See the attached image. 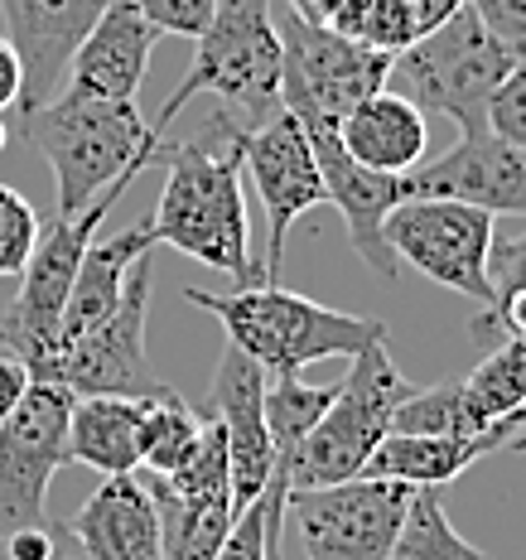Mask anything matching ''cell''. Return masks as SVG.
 <instances>
[{
	"label": "cell",
	"instance_id": "6da1fadb",
	"mask_svg": "<svg viewBox=\"0 0 526 560\" xmlns=\"http://www.w3.org/2000/svg\"><path fill=\"white\" fill-rule=\"evenodd\" d=\"M242 136L237 126L218 116H198V131L160 145V160L170 165L160 203L150 213V232L165 247L203 261L208 271H222L232 290L256 285L261 266L252 261V213L242 194Z\"/></svg>",
	"mask_w": 526,
	"mask_h": 560
},
{
	"label": "cell",
	"instance_id": "7a4b0ae2",
	"mask_svg": "<svg viewBox=\"0 0 526 560\" xmlns=\"http://www.w3.org/2000/svg\"><path fill=\"white\" fill-rule=\"evenodd\" d=\"M30 150H39L54 170L58 218L83 213L92 198L116 184L131 189L136 174L160 160L165 136L140 116L136 102H97L78 92H58L39 112L15 116Z\"/></svg>",
	"mask_w": 526,
	"mask_h": 560
},
{
	"label": "cell",
	"instance_id": "3957f363",
	"mask_svg": "<svg viewBox=\"0 0 526 560\" xmlns=\"http://www.w3.org/2000/svg\"><path fill=\"white\" fill-rule=\"evenodd\" d=\"M184 300L213 314L227 343L242 348L266 377H300L324 358H353L367 343L387 338V324L372 319V314L329 310L285 285H266V280L227 290V295L189 285Z\"/></svg>",
	"mask_w": 526,
	"mask_h": 560
},
{
	"label": "cell",
	"instance_id": "277c9868",
	"mask_svg": "<svg viewBox=\"0 0 526 560\" xmlns=\"http://www.w3.org/2000/svg\"><path fill=\"white\" fill-rule=\"evenodd\" d=\"M194 102H208V116L252 136L280 112V34L271 0H222L213 25L194 39V63L160 107L155 131L165 136Z\"/></svg>",
	"mask_w": 526,
	"mask_h": 560
},
{
	"label": "cell",
	"instance_id": "5b68a950",
	"mask_svg": "<svg viewBox=\"0 0 526 560\" xmlns=\"http://www.w3.org/2000/svg\"><path fill=\"white\" fill-rule=\"evenodd\" d=\"M512 68V54L502 49L474 5H459L444 25L416 34L406 49L391 54L387 92L406 97L420 112H440L469 131H488V97Z\"/></svg>",
	"mask_w": 526,
	"mask_h": 560
},
{
	"label": "cell",
	"instance_id": "8992f818",
	"mask_svg": "<svg viewBox=\"0 0 526 560\" xmlns=\"http://www.w3.org/2000/svg\"><path fill=\"white\" fill-rule=\"evenodd\" d=\"M411 396H416V387L401 377V368L391 363L387 338L353 353V368H348V377L338 382L329 411L319 416V425H314L295 445V454L285 459L290 493L362 478L372 450L391 435L396 406L411 401Z\"/></svg>",
	"mask_w": 526,
	"mask_h": 560
},
{
	"label": "cell",
	"instance_id": "52a82bcc",
	"mask_svg": "<svg viewBox=\"0 0 526 560\" xmlns=\"http://www.w3.org/2000/svg\"><path fill=\"white\" fill-rule=\"evenodd\" d=\"M271 20L280 34V107L295 116L305 131H338L358 102L387 83L391 54L348 39L329 25H309L295 10L271 0Z\"/></svg>",
	"mask_w": 526,
	"mask_h": 560
},
{
	"label": "cell",
	"instance_id": "ba28073f",
	"mask_svg": "<svg viewBox=\"0 0 526 560\" xmlns=\"http://www.w3.org/2000/svg\"><path fill=\"white\" fill-rule=\"evenodd\" d=\"M121 194H126V184H116V189H107L102 198H92L83 213L44 223L25 271L15 276L20 290L5 305V319H0V348L15 353L20 363L30 368V377L49 363L58 314L68 305V290H73V276H78V266H83V252L92 247L102 223H107L112 203H121Z\"/></svg>",
	"mask_w": 526,
	"mask_h": 560
},
{
	"label": "cell",
	"instance_id": "9c48e42d",
	"mask_svg": "<svg viewBox=\"0 0 526 560\" xmlns=\"http://www.w3.org/2000/svg\"><path fill=\"white\" fill-rule=\"evenodd\" d=\"M155 256V252H150ZM140 256L126 276V290L116 310L97 329H87L78 343L54 353V363L39 372L44 382H58L73 396H126V401H150L165 392L145 353V314H150V271L155 261Z\"/></svg>",
	"mask_w": 526,
	"mask_h": 560
},
{
	"label": "cell",
	"instance_id": "30bf717a",
	"mask_svg": "<svg viewBox=\"0 0 526 560\" xmlns=\"http://www.w3.org/2000/svg\"><path fill=\"white\" fill-rule=\"evenodd\" d=\"M493 242V213L454 203V198H401L387 218V247L396 261L416 266L425 280L474 300L478 310L493 300V290H488Z\"/></svg>",
	"mask_w": 526,
	"mask_h": 560
},
{
	"label": "cell",
	"instance_id": "8fae6325",
	"mask_svg": "<svg viewBox=\"0 0 526 560\" xmlns=\"http://www.w3.org/2000/svg\"><path fill=\"white\" fill-rule=\"evenodd\" d=\"M416 488L391 478H348L329 488H300L285 498V517H295L305 560H387L411 508Z\"/></svg>",
	"mask_w": 526,
	"mask_h": 560
},
{
	"label": "cell",
	"instance_id": "7c38bea8",
	"mask_svg": "<svg viewBox=\"0 0 526 560\" xmlns=\"http://www.w3.org/2000/svg\"><path fill=\"white\" fill-rule=\"evenodd\" d=\"M68 411L73 392L34 377L20 406L0 420V532L49 522V483L68 464Z\"/></svg>",
	"mask_w": 526,
	"mask_h": 560
},
{
	"label": "cell",
	"instance_id": "4fadbf2b",
	"mask_svg": "<svg viewBox=\"0 0 526 560\" xmlns=\"http://www.w3.org/2000/svg\"><path fill=\"white\" fill-rule=\"evenodd\" d=\"M242 170L252 174L256 194L266 203V261L261 280L280 285V261H285V237L309 208L324 203V174L314 165V150L305 126L280 107L271 121H261L242 140Z\"/></svg>",
	"mask_w": 526,
	"mask_h": 560
},
{
	"label": "cell",
	"instance_id": "5bb4252c",
	"mask_svg": "<svg viewBox=\"0 0 526 560\" xmlns=\"http://www.w3.org/2000/svg\"><path fill=\"white\" fill-rule=\"evenodd\" d=\"M112 0H0L5 15V39L20 58V102L15 116L39 112L63 92L68 63L78 44L102 20Z\"/></svg>",
	"mask_w": 526,
	"mask_h": 560
},
{
	"label": "cell",
	"instance_id": "9a60e30c",
	"mask_svg": "<svg viewBox=\"0 0 526 560\" xmlns=\"http://www.w3.org/2000/svg\"><path fill=\"white\" fill-rule=\"evenodd\" d=\"M266 387H271V377H266L242 348H232V343L222 348L203 416L213 420L222 430V440H227L232 503H237V512L247 508L252 498L271 483V474L280 469L271 430H266Z\"/></svg>",
	"mask_w": 526,
	"mask_h": 560
},
{
	"label": "cell",
	"instance_id": "2e32d148",
	"mask_svg": "<svg viewBox=\"0 0 526 560\" xmlns=\"http://www.w3.org/2000/svg\"><path fill=\"white\" fill-rule=\"evenodd\" d=\"M406 198H454L483 213L526 218V150L498 140L493 131L459 136L440 160H420L401 174Z\"/></svg>",
	"mask_w": 526,
	"mask_h": 560
},
{
	"label": "cell",
	"instance_id": "e0dca14e",
	"mask_svg": "<svg viewBox=\"0 0 526 560\" xmlns=\"http://www.w3.org/2000/svg\"><path fill=\"white\" fill-rule=\"evenodd\" d=\"M305 140L314 150V165L324 174V203H334L338 213H343L353 252L382 280H396V266L401 261H396L387 247V218L406 198L401 174H382V170H367V165H358V160H348L334 131H305Z\"/></svg>",
	"mask_w": 526,
	"mask_h": 560
},
{
	"label": "cell",
	"instance_id": "ac0fdd59",
	"mask_svg": "<svg viewBox=\"0 0 526 560\" xmlns=\"http://www.w3.org/2000/svg\"><path fill=\"white\" fill-rule=\"evenodd\" d=\"M155 39L160 34L150 30L126 0H112L97 25L87 30V39L78 44L73 63H68V78H63V92L97 97V102H136Z\"/></svg>",
	"mask_w": 526,
	"mask_h": 560
},
{
	"label": "cell",
	"instance_id": "d6986e66",
	"mask_svg": "<svg viewBox=\"0 0 526 560\" xmlns=\"http://www.w3.org/2000/svg\"><path fill=\"white\" fill-rule=\"evenodd\" d=\"M68 532L87 560H160V512L140 469L102 478Z\"/></svg>",
	"mask_w": 526,
	"mask_h": 560
},
{
	"label": "cell",
	"instance_id": "ffe728a7",
	"mask_svg": "<svg viewBox=\"0 0 526 560\" xmlns=\"http://www.w3.org/2000/svg\"><path fill=\"white\" fill-rule=\"evenodd\" d=\"M155 247L160 242H155V232H150V218H140V223L116 232V237H102V232L92 237V247L83 252V266H78V276H73V290H68V305H63V314H58L54 353H63L68 343H78L87 329H97V324L107 319V314L116 310V300H121L131 266L140 261V256H150ZM54 353H49V363H54ZM39 372H34V377H39Z\"/></svg>",
	"mask_w": 526,
	"mask_h": 560
},
{
	"label": "cell",
	"instance_id": "44dd1931",
	"mask_svg": "<svg viewBox=\"0 0 526 560\" xmlns=\"http://www.w3.org/2000/svg\"><path fill=\"white\" fill-rule=\"evenodd\" d=\"M338 145H343L348 160L367 170H382V174H406L425 160V140H430V126H425V112L411 107L406 97L396 92H372L367 102H358L353 112L338 121Z\"/></svg>",
	"mask_w": 526,
	"mask_h": 560
},
{
	"label": "cell",
	"instance_id": "7402d4cb",
	"mask_svg": "<svg viewBox=\"0 0 526 560\" xmlns=\"http://www.w3.org/2000/svg\"><path fill=\"white\" fill-rule=\"evenodd\" d=\"M502 445H507V430H488V435H387L372 450L362 474L391 478L406 488H444L449 478L469 474L483 454Z\"/></svg>",
	"mask_w": 526,
	"mask_h": 560
},
{
	"label": "cell",
	"instance_id": "603a6c76",
	"mask_svg": "<svg viewBox=\"0 0 526 560\" xmlns=\"http://www.w3.org/2000/svg\"><path fill=\"white\" fill-rule=\"evenodd\" d=\"M68 464L112 474L140 469V401L126 396H73L68 411Z\"/></svg>",
	"mask_w": 526,
	"mask_h": 560
},
{
	"label": "cell",
	"instance_id": "cb8c5ba5",
	"mask_svg": "<svg viewBox=\"0 0 526 560\" xmlns=\"http://www.w3.org/2000/svg\"><path fill=\"white\" fill-rule=\"evenodd\" d=\"M459 396L478 435L483 430H507L512 440V430L526 416V338H507V343L488 348L483 363L469 377H459Z\"/></svg>",
	"mask_w": 526,
	"mask_h": 560
},
{
	"label": "cell",
	"instance_id": "d4e9b609",
	"mask_svg": "<svg viewBox=\"0 0 526 560\" xmlns=\"http://www.w3.org/2000/svg\"><path fill=\"white\" fill-rule=\"evenodd\" d=\"M203 411H194L174 387L140 401V474H179L198 454Z\"/></svg>",
	"mask_w": 526,
	"mask_h": 560
},
{
	"label": "cell",
	"instance_id": "484cf974",
	"mask_svg": "<svg viewBox=\"0 0 526 560\" xmlns=\"http://www.w3.org/2000/svg\"><path fill=\"white\" fill-rule=\"evenodd\" d=\"M387 560H488V556L454 532L440 488H416Z\"/></svg>",
	"mask_w": 526,
	"mask_h": 560
},
{
	"label": "cell",
	"instance_id": "4316f807",
	"mask_svg": "<svg viewBox=\"0 0 526 560\" xmlns=\"http://www.w3.org/2000/svg\"><path fill=\"white\" fill-rule=\"evenodd\" d=\"M285 498H290V474H285V464H280V469L271 474V483H266L261 493L232 517V532H227V541L218 546L213 560H280Z\"/></svg>",
	"mask_w": 526,
	"mask_h": 560
},
{
	"label": "cell",
	"instance_id": "83f0119b",
	"mask_svg": "<svg viewBox=\"0 0 526 560\" xmlns=\"http://www.w3.org/2000/svg\"><path fill=\"white\" fill-rule=\"evenodd\" d=\"M338 382L329 387H305L300 377H276L266 387V430H271V445H276V459L285 464L295 445L319 425V416L329 411Z\"/></svg>",
	"mask_w": 526,
	"mask_h": 560
},
{
	"label": "cell",
	"instance_id": "f1b7e54d",
	"mask_svg": "<svg viewBox=\"0 0 526 560\" xmlns=\"http://www.w3.org/2000/svg\"><path fill=\"white\" fill-rule=\"evenodd\" d=\"M391 435H478V430L469 425L459 382H440V387H430V392L416 387L411 401L396 406ZM483 435H488V430H483Z\"/></svg>",
	"mask_w": 526,
	"mask_h": 560
},
{
	"label": "cell",
	"instance_id": "f546056e",
	"mask_svg": "<svg viewBox=\"0 0 526 560\" xmlns=\"http://www.w3.org/2000/svg\"><path fill=\"white\" fill-rule=\"evenodd\" d=\"M39 213L20 189L0 184V280H15L25 271L34 242H39Z\"/></svg>",
	"mask_w": 526,
	"mask_h": 560
},
{
	"label": "cell",
	"instance_id": "4dcf8cb0",
	"mask_svg": "<svg viewBox=\"0 0 526 560\" xmlns=\"http://www.w3.org/2000/svg\"><path fill=\"white\" fill-rule=\"evenodd\" d=\"M488 131L526 150V54L512 58V68L488 97Z\"/></svg>",
	"mask_w": 526,
	"mask_h": 560
},
{
	"label": "cell",
	"instance_id": "1f68e13d",
	"mask_svg": "<svg viewBox=\"0 0 526 560\" xmlns=\"http://www.w3.org/2000/svg\"><path fill=\"white\" fill-rule=\"evenodd\" d=\"M155 34H179V39H198L213 25L222 0H126Z\"/></svg>",
	"mask_w": 526,
	"mask_h": 560
},
{
	"label": "cell",
	"instance_id": "d6a6232c",
	"mask_svg": "<svg viewBox=\"0 0 526 560\" xmlns=\"http://www.w3.org/2000/svg\"><path fill=\"white\" fill-rule=\"evenodd\" d=\"M469 5L512 58L526 54V0H469Z\"/></svg>",
	"mask_w": 526,
	"mask_h": 560
},
{
	"label": "cell",
	"instance_id": "836d02e7",
	"mask_svg": "<svg viewBox=\"0 0 526 560\" xmlns=\"http://www.w3.org/2000/svg\"><path fill=\"white\" fill-rule=\"evenodd\" d=\"M526 285V228L517 232V237L507 242H493V252H488V290L498 295H512V290ZM488 300V305H493Z\"/></svg>",
	"mask_w": 526,
	"mask_h": 560
},
{
	"label": "cell",
	"instance_id": "e575fe53",
	"mask_svg": "<svg viewBox=\"0 0 526 560\" xmlns=\"http://www.w3.org/2000/svg\"><path fill=\"white\" fill-rule=\"evenodd\" d=\"M30 382H34L30 368L20 363L15 353H5V348H0V420H5L20 406V396L30 392Z\"/></svg>",
	"mask_w": 526,
	"mask_h": 560
},
{
	"label": "cell",
	"instance_id": "d590c367",
	"mask_svg": "<svg viewBox=\"0 0 526 560\" xmlns=\"http://www.w3.org/2000/svg\"><path fill=\"white\" fill-rule=\"evenodd\" d=\"M5 551H10V560H49V551H54L49 522H44V527H20V532H5Z\"/></svg>",
	"mask_w": 526,
	"mask_h": 560
},
{
	"label": "cell",
	"instance_id": "8d00e7d4",
	"mask_svg": "<svg viewBox=\"0 0 526 560\" xmlns=\"http://www.w3.org/2000/svg\"><path fill=\"white\" fill-rule=\"evenodd\" d=\"M20 102V58L10 49V39L0 34V116Z\"/></svg>",
	"mask_w": 526,
	"mask_h": 560
},
{
	"label": "cell",
	"instance_id": "74e56055",
	"mask_svg": "<svg viewBox=\"0 0 526 560\" xmlns=\"http://www.w3.org/2000/svg\"><path fill=\"white\" fill-rule=\"evenodd\" d=\"M459 5H469V0H406V10H411V20H416V34L444 25Z\"/></svg>",
	"mask_w": 526,
	"mask_h": 560
},
{
	"label": "cell",
	"instance_id": "f35d334b",
	"mask_svg": "<svg viewBox=\"0 0 526 560\" xmlns=\"http://www.w3.org/2000/svg\"><path fill=\"white\" fill-rule=\"evenodd\" d=\"M49 536H54V551L49 560H87L83 546L73 541V532H68V522H49Z\"/></svg>",
	"mask_w": 526,
	"mask_h": 560
},
{
	"label": "cell",
	"instance_id": "ab89813d",
	"mask_svg": "<svg viewBox=\"0 0 526 560\" xmlns=\"http://www.w3.org/2000/svg\"><path fill=\"white\" fill-rule=\"evenodd\" d=\"M502 450H512V454H526V416H522V425L512 430V440H507V445H502Z\"/></svg>",
	"mask_w": 526,
	"mask_h": 560
},
{
	"label": "cell",
	"instance_id": "60d3db41",
	"mask_svg": "<svg viewBox=\"0 0 526 560\" xmlns=\"http://www.w3.org/2000/svg\"><path fill=\"white\" fill-rule=\"evenodd\" d=\"M285 5H290V10H295V15H300V20H314V5H319V0H285Z\"/></svg>",
	"mask_w": 526,
	"mask_h": 560
},
{
	"label": "cell",
	"instance_id": "b9f144b4",
	"mask_svg": "<svg viewBox=\"0 0 526 560\" xmlns=\"http://www.w3.org/2000/svg\"><path fill=\"white\" fill-rule=\"evenodd\" d=\"M5 140H10V126H5V121H0V150H5Z\"/></svg>",
	"mask_w": 526,
	"mask_h": 560
},
{
	"label": "cell",
	"instance_id": "7bdbcfd3",
	"mask_svg": "<svg viewBox=\"0 0 526 560\" xmlns=\"http://www.w3.org/2000/svg\"><path fill=\"white\" fill-rule=\"evenodd\" d=\"M0 560H10V551H5V532H0Z\"/></svg>",
	"mask_w": 526,
	"mask_h": 560
}]
</instances>
